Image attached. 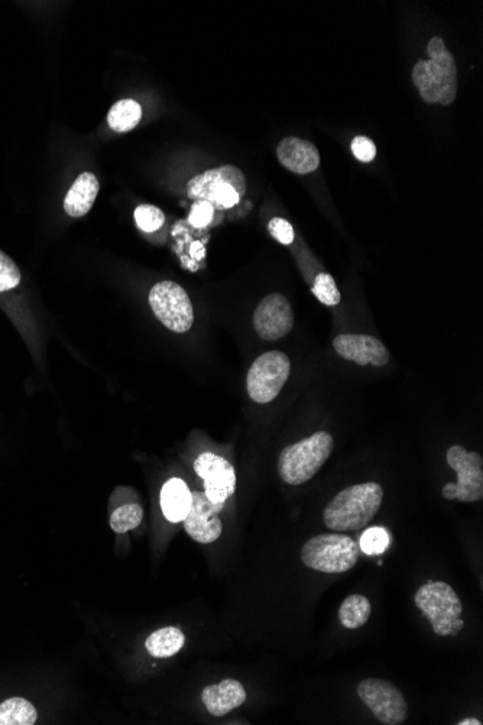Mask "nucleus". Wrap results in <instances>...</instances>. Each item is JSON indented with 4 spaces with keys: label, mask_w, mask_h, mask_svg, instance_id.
<instances>
[{
    "label": "nucleus",
    "mask_w": 483,
    "mask_h": 725,
    "mask_svg": "<svg viewBox=\"0 0 483 725\" xmlns=\"http://www.w3.org/2000/svg\"><path fill=\"white\" fill-rule=\"evenodd\" d=\"M371 601L361 594L349 595L339 608V620L348 630H358L371 618Z\"/></svg>",
    "instance_id": "20"
},
{
    "label": "nucleus",
    "mask_w": 483,
    "mask_h": 725,
    "mask_svg": "<svg viewBox=\"0 0 483 725\" xmlns=\"http://www.w3.org/2000/svg\"><path fill=\"white\" fill-rule=\"evenodd\" d=\"M21 278L18 265L5 252L0 251V293L14 290L21 283Z\"/></svg>",
    "instance_id": "26"
},
{
    "label": "nucleus",
    "mask_w": 483,
    "mask_h": 725,
    "mask_svg": "<svg viewBox=\"0 0 483 725\" xmlns=\"http://www.w3.org/2000/svg\"><path fill=\"white\" fill-rule=\"evenodd\" d=\"M202 701L213 717H225L230 711L243 705L246 691L241 682L225 679L220 684L206 686L202 692Z\"/></svg>",
    "instance_id": "16"
},
{
    "label": "nucleus",
    "mask_w": 483,
    "mask_h": 725,
    "mask_svg": "<svg viewBox=\"0 0 483 725\" xmlns=\"http://www.w3.org/2000/svg\"><path fill=\"white\" fill-rule=\"evenodd\" d=\"M149 304L155 317L175 333H186L194 322L193 304L187 291L174 281H161L152 287Z\"/></svg>",
    "instance_id": "9"
},
{
    "label": "nucleus",
    "mask_w": 483,
    "mask_h": 725,
    "mask_svg": "<svg viewBox=\"0 0 483 725\" xmlns=\"http://www.w3.org/2000/svg\"><path fill=\"white\" fill-rule=\"evenodd\" d=\"M246 193V177L235 165L207 170L206 173L191 178L187 184V194L196 202H206L213 209H232L241 202Z\"/></svg>",
    "instance_id": "4"
},
{
    "label": "nucleus",
    "mask_w": 483,
    "mask_h": 725,
    "mask_svg": "<svg viewBox=\"0 0 483 725\" xmlns=\"http://www.w3.org/2000/svg\"><path fill=\"white\" fill-rule=\"evenodd\" d=\"M333 448L335 439L327 432L314 433L310 438L287 446L278 458L281 478L290 485L306 484L323 468Z\"/></svg>",
    "instance_id": "3"
},
{
    "label": "nucleus",
    "mask_w": 483,
    "mask_h": 725,
    "mask_svg": "<svg viewBox=\"0 0 483 725\" xmlns=\"http://www.w3.org/2000/svg\"><path fill=\"white\" fill-rule=\"evenodd\" d=\"M359 549L358 543L345 534H319L304 543L301 562L313 571L343 574L355 568Z\"/></svg>",
    "instance_id": "6"
},
{
    "label": "nucleus",
    "mask_w": 483,
    "mask_h": 725,
    "mask_svg": "<svg viewBox=\"0 0 483 725\" xmlns=\"http://www.w3.org/2000/svg\"><path fill=\"white\" fill-rule=\"evenodd\" d=\"M225 504L215 503L203 491H191V507L183 523L194 542L210 545L222 536L223 523L219 514Z\"/></svg>",
    "instance_id": "11"
},
{
    "label": "nucleus",
    "mask_w": 483,
    "mask_h": 725,
    "mask_svg": "<svg viewBox=\"0 0 483 725\" xmlns=\"http://www.w3.org/2000/svg\"><path fill=\"white\" fill-rule=\"evenodd\" d=\"M313 294L324 306H337L342 300L335 278L327 273H320L314 280Z\"/></svg>",
    "instance_id": "24"
},
{
    "label": "nucleus",
    "mask_w": 483,
    "mask_h": 725,
    "mask_svg": "<svg viewBox=\"0 0 483 725\" xmlns=\"http://www.w3.org/2000/svg\"><path fill=\"white\" fill-rule=\"evenodd\" d=\"M358 695L379 723L400 725L407 720V701L391 682L379 678L365 679L358 686Z\"/></svg>",
    "instance_id": "10"
},
{
    "label": "nucleus",
    "mask_w": 483,
    "mask_h": 725,
    "mask_svg": "<svg viewBox=\"0 0 483 725\" xmlns=\"http://www.w3.org/2000/svg\"><path fill=\"white\" fill-rule=\"evenodd\" d=\"M352 152L361 163H371L376 157L374 141L366 137H356L352 141Z\"/></svg>",
    "instance_id": "30"
},
{
    "label": "nucleus",
    "mask_w": 483,
    "mask_h": 725,
    "mask_svg": "<svg viewBox=\"0 0 483 725\" xmlns=\"http://www.w3.org/2000/svg\"><path fill=\"white\" fill-rule=\"evenodd\" d=\"M277 157L287 170L296 174L313 173L320 165L316 145L296 137L282 139L277 147Z\"/></svg>",
    "instance_id": "15"
},
{
    "label": "nucleus",
    "mask_w": 483,
    "mask_h": 725,
    "mask_svg": "<svg viewBox=\"0 0 483 725\" xmlns=\"http://www.w3.org/2000/svg\"><path fill=\"white\" fill-rule=\"evenodd\" d=\"M459 725H482L481 721L476 720V718H463L462 721H459L457 723Z\"/></svg>",
    "instance_id": "31"
},
{
    "label": "nucleus",
    "mask_w": 483,
    "mask_h": 725,
    "mask_svg": "<svg viewBox=\"0 0 483 725\" xmlns=\"http://www.w3.org/2000/svg\"><path fill=\"white\" fill-rule=\"evenodd\" d=\"M447 464L455 469L456 484L444 485L442 495L446 500L462 503H476L483 498V459L481 453L468 452L463 446L455 445L447 451Z\"/></svg>",
    "instance_id": "7"
},
{
    "label": "nucleus",
    "mask_w": 483,
    "mask_h": 725,
    "mask_svg": "<svg viewBox=\"0 0 483 725\" xmlns=\"http://www.w3.org/2000/svg\"><path fill=\"white\" fill-rule=\"evenodd\" d=\"M135 222L141 231L155 232L164 225L165 215L157 206L141 205L136 207Z\"/></svg>",
    "instance_id": "25"
},
{
    "label": "nucleus",
    "mask_w": 483,
    "mask_h": 725,
    "mask_svg": "<svg viewBox=\"0 0 483 725\" xmlns=\"http://www.w3.org/2000/svg\"><path fill=\"white\" fill-rule=\"evenodd\" d=\"M291 374L290 358L280 351L265 352L252 364L246 378L249 397L258 404L278 397Z\"/></svg>",
    "instance_id": "8"
},
{
    "label": "nucleus",
    "mask_w": 483,
    "mask_h": 725,
    "mask_svg": "<svg viewBox=\"0 0 483 725\" xmlns=\"http://www.w3.org/2000/svg\"><path fill=\"white\" fill-rule=\"evenodd\" d=\"M142 519H144V510L138 503L125 504L113 511L110 516V527L115 533H128L136 529Z\"/></svg>",
    "instance_id": "23"
},
{
    "label": "nucleus",
    "mask_w": 483,
    "mask_h": 725,
    "mask_svg": "<svg viewBox=\"0 0 483 725\" xmlns=\"http://www.w3.org/2000/svg\"><path fill=\"white\" fill-rule=\"evenodd\" d=\"M333 348L346 361L355 364L384 367L390 361L387 346L371 335H339L333 341Z\"/></svg>",
    "instance_id": "14"
},
{
    "label": "nucleus",
    "mask_w": 483,
    "mask_h": 725,
    "mask_svg": "<svg viewBox=\"0 0 483 725\" xmlns=\"http://www.w3.org/2000/svg\"><path fill=\"white\" fill-rule=\"evenodd\" d=\"M388 546H390V536H388V533L384 529L375 527V529H369L363 533L361 546L359 548L366 555H379V553H384Z\"/></svg>",
    "instance_id": "27"
},
{
    "label": "nucleus",
    "mask_w": 483,
    "mask_h": 725,
    "mask_svg": "<svg viewBox=\"0 0 483 725\" xmlns=\"http://www.w3.org/2000/svg\"><path fill=\"white\" fill-rule=\"evenodd\" d=\"M142 119V108L132 99L119 100L112 106L108 115L110 128L119 134L132 131Z\"/></svg>",
    "instance_id": "22"
},
{
    "label": "nucleus",
    "mask_w": 483,
    "mask_h": 725,
    "mask_svg": "<svg viewBox=\"0 0 483 725\" xmlns=\"http://www.w3.org/2000/svg\"><path fill=\"white\" fill-rule=\"evenodd\" d=\"M191 507V491L180 478H171L161 490V508L165 519L171 523H181L186 519Z\"/></svg>",
    "instance_id": "18"
},
{
    "label": "nucleus",
    "mask_w": 483,
    "mask_h": 725,
    "mask_svg": "<svg viewBox=\"0 0 483 725\" xmlns=\"http://www.w3.org/2000/svg\"><path fill=\"white\" fill-rule=\"evenodd\" d=\"M213 216H215V209H213L212 205L206 202H196L191 207L188 220H190L194 228H206L212 222Z\"/></svg>",
    "instance_id": "29"
},
{
    "label": "nucleus",
    "mask_w": 483,
    "mask_h": 725,
    "mask_svg": "<svg viewBox=\"0 0 483 725\" xmlns=\"http://www.w3.org/2000/svg\"><path fill=\"white\" fill-rule=\"evenodd\" d=\"M100 184L93 173H83L74 181L64 199V210L71 218H83L92 210Z\"/></svg>",
    "instance_id": "17"
},
{
    "label": "nucleus",
    "mask_w": 483,
    "mask_h": 725,
    "mask_svg": "<svg viewBox=\"0 0 483 725\" xmlns=\"http://www.w3.org/2000/svg\"><path fill=\"white\" fill-rule=\"evenodd\" d=\"M197 475L204 481V494L215 503H226L236 490V472L222 456L202 453L194 462Z\"/></svg>",
    "instance_id": "13"
},
{
    "label": "nucleus",
    "mask_w": 483,
    "mask_h": 725,
    "mask_svg": "<svg viewBox=\"0 0 483 725\" xmlns=\"http://www.w3.org/2000/svg\"><path fill=\"white\" fill-rule=\"evenodd\" d=\"M384 500L378 482H363L345 488L324 508V524L336 533L358 532L368 526Z\"/></svg>",
    "instance_id": "1"
},
{
    "label": "nucleus",
    "mask_w": 483,
    "mask_h": 725,
    "mask_svg": "<svg viewBox=\"0 0 483 725\" xmlns=\"http://www.w3.org/2000/svg\"><path fill=\"white\" fill-rule=\"evenodd\" d=\"M430 60H420L413 69V82L426 103L452 105L457 95L455 57L440 37L431 38L427 45Z\"/></svg>",
    "instance_id": "2"
},
{
    "label": "nucleus",
    "mask_w": 483,
    "mask_h": 725,
    "mask_svg": "<svg viewBox=\"0 0 483 725\" xmlns=\"http://www.w3.org/2000/svg\"><path fill=\"white\" fill-rule=\"evenodd\" d=\"M268 231L271 233L272 238L282 245H290L294 242L293 225L288 220L282 218L269 220Z\"/></svg>",
    "instance_id": "28"
},
{
    "label": "nucleus",
    "mask_w": 483,
    "mask_h": 725,
    "mask_svg": "<svg viewBox=\"0 0 483 725\" xmlns=\"http://www.w3.org/2000/svg\"><path fill=\"white\" fill-rule=\"evenodd\" d=\"M38 712L24 698L6 699L0 704V725H34Z\"/></svg>",
    "instance_id": "21"
},
{
    "label": "nucleus",
    "mask_w": 483,
    "mask_h": 725,
    "mask_svg": "<svg viewBox=\"0 0 483 725\" xmlns=\"http://www.w3.org/2000/svg\"><path fill=\"white\" fill-rule=\"evenodd\" d=\"M423 616L430 621L437 636H457L465 627L463 604L455 589L446 582L429 581L414 597Z\"/></svg>",
    "instance_id": "5"
},
{
    "label": "nucleus",
    "mask_w": 483,
    "mask_h": 725,
    "mask_svg": "<svg viewBox=\"0 0 483 725\" xmlns=\"http://www.w3.org/2000/svg\"><path fill=\"white\" fill-rule=\"evenodd\" d=\"M254 326L264 341H280L294 326V313L284 294L274 293L262 299L255 309Z\"/></svg>",
    "instance_id": "12"
},
{
    "label": "nucleus",
    "mask_w": 483,
    "mask_h": 725,
    "mask_svg": "<svg viewBox=\"0 0 483 725\" xmlns=\"http://www.w3.org/2000/svg\"><path fill=\"white\" fill-rule=\"evenodd\" d=\"M184 644H186V636L183 631L177 627H164V629L154 631L148 637L145 647H147L149 655L157 657V659H167V657L177 655L183 649Z\"/></svg>",
    "instance_id": "19"
}]
</instances>
